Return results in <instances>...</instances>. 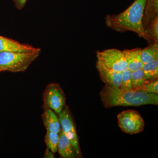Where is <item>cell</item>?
<instances>
[{
  "label": "cell",
  "instance_id": "16",
  "mask_svg": "<svg viewBox=\"0 0 158 158\" xmlns=\"http://www.w3.org/2000/svg\"><path fill=\"white\" fill-rule=\"evenodd\" d=\"M131 77L133 90H138L148 82L142 69L131 72Z\"/></svg>",
  "mask_w": 158,
  "mask_h": 158
},
{
  "label": "cell",
  "instance_id": "4",
  "mask_svg": "<svg viewBox=\"0 0 158 158\" xmlns=\"http://www.w3.org/2000/svg\"><path fill=\"white\" fill-rule=\"evenodd\" d=\"M118 126L120 129L130 135L143 131L145 126L143 118L136 110H125L117 115Z\"/></svg>",
  "mask_w": 158,
  "mask_h": 158
},
{
  "label": "cell",
  "instance_id": "8",
  "mask_svg": "<svg viewBox=\"0 0 158 158\" xmlns=\"http://www.w3.org/2000/svg\"><path fill=\"white\" fill-rule=\"evenodd\" d=\"M96 67L101 80L105 85L114 88H120L122 73L115 71L106 67L98 60L97 61Z\"/></svg>",
  "mask_w": 158,
  "mask_h": 158
},
{
  "label": "cell",
  "instance_id": "2",
  "mask_svg": "<svg viewBox=\"0 0 158 158\" xmlns=\"http://www.w3.org/2000/svg\"><path fill=\"white\" fill-rule=\"evenodd\" d=\"M102 103L106 108L116 106H139L158 105V94L139 90H123L105 85L100 92Z\"/></svg>",
  "mask_w": 158,
  "mask_h": 158
},
{
  "label": "cell",
  "instance_id": "15",
  "mask_svg": "<svg viewBox=\"0 0 158 158\" xmlns=\"http://www.w3.org/2000/svg\"><path fill=\"white\" fill-rule=\"evenodd\" d=\"M142 70L148 81L157 80L158 77V59L144 64Z\"/></svg>",
  "mask_w": 158,
  "mask_h": 158
},
{
  "label": "cell",
  "instance_id": "11",
  "mask_svg": "<svg viewBox=\"0 0 158 158\" xmlns=\"http://www.w3.org/2000/svg\"><path fill=\"white\" fill-rule=\"evenodd\" d=\"M141 48H137L123 51L127 69L130 71L141 69L143 64L141 58Z\"/></svg>",
  "mask_w": 158,
  "mask_h": 158
},
{
  "label": "cell",
  "instance_id": "7",
  "mask_svg": "<svg viewBox=\"0 0 158 158\" xmlns=\"http://www.w3.org/2000/svg\"><path fill=\"white\" fill-rule=\"evenodd\" d=\"M58 116L61 124V131L70 141L77 157H82L76 129L68 106L65 105L62 112L58 114Z\"/></svg>",
  "mask_w": 158,
  "mask_h": 158
},
{
  "label": "cell",
  "instance_id": "21",
  "mask_svg": "<svg viewBox=\"0 0 158 158\" xmlns=\"http://www.w3.org/2000/svg\"><path fill=\"white\" fill-rule=\"evenodd\" d=\"M14 2L16 8L20 10L25 6L27 0H14Z\"/></svg>",
  "mask_w": 158,
  "mask_h": 158
},
{
  "label": "cell",
  "instance_id": "19",
  "mask_svg": "<svg viewBox=\"0 0 158 158\" xmlns=\"http://www.w3.org/2000/svg\"><path fill=\"white\" fill-rule=\"evenodd\" d=\"M131 73V72L128 69L122 72L121 83L119 88L122 90H133Z\"/></svg>",
  "mask_w": 158,
  "mask_h": 158
},
{
  "label": "cell",
  "instance_id": "12",
  "mask_svg": "<svg viewBox=\"0 0 158 158\" xmlns=\"http://www.w3.org/2000/svg\"><path fill=\"white\" fill-rule=\"evenodd\" d=\"M59 134L57 152L59 155L64 158H76L74 150L69 139L62 131Z\"/></svg>",
  "mask_w": 158,
  "mask_h": 158
},
{
  "label": "cell",
  "instance_id": "14",
  "mask_svg": "<svg viewBox=\"0 0 158 158\" xmlns=\"http://www.w3.org/2000/svg\"><path fill=\"white\" fill-rule=\"evenodd\" d=\"M141 61L143 64L158 59V43L153 42L150 44L147 47L141 49Z\"/></svg>",
  "mask_w": 158,
  "mask_h": 158
},
{
  "label": "cell",
  "instance_id": "9",
  "mask_svg": "<svg viewBox=\"0 0 158 158\" xmlns=\"http://www.w3.org/2000/svg\"><path fill=\"white\" fill-rule=\"evenodd\" d=\"M40 52V49L28 44H24L13 40L0 36V52Z\"/></svg>",
  "mask_w": 158,
  "mask_h": 158
},
{
  "label": "cell",
  "instance_id": "20",
  "mask_svg": "<svg viewBox=\"0 0 158 158\" xmlns=\"http://www.w3.org/2000/svg\"><path fill=\"white\" fill-rule=\"evenodd\" d=\"M139 91L148 93L158 94V81L157 80L151 81H148L143 87L138 90Z\"/></svg>",
  "mask_w": 158,
  "mask_h": 158
},
{
  "label": "cell",
  "instance_id": "1",
  "mask_svg": "<svg viewBox=\"0 0 158 158\" xmlns=\"http://www.w3.org/2000/svg\"><path fill=\"white\" fill-rule=\"evenodd\" d=\"M146 0H135L124 11L116 15H107L105 23L108 27L119 32L132 31L151 44L144 33L142 20Z\"/></svg>",
  "mask_w": 158,
  "mask_h": 158
},
{
  "label": "cell",
  "instance_id": "3",
  "mask_svg": "<svg viewBox=\"0 0 158 158\" xmlns=\"http://www.w3.org/2000/svg\"><path fill=\"white\" fill-rule=\"evenodd\" d=\"M40 52H0V72L8 71L20 72L25 71L30 64L39 56Z\"/></svg>",
  "mask_w": 158,
  "mask_h": 158
},
{
  "label": "cell",
  "instance_id": "10",
  "mask_svg": "<svg viewBox=\"0 0 158 158\" xmlns=\"http://www.w3.org/2000/svg\"><path fill=\"white\" fill-rule=\"evenodd\" d=\"M41 117L47 131L59 134L61 124L58 114L49 108L44 107Z\"/></svg>",
  "mask_w": 158,
  "mask_h": 158
},
{
  "label": "cell",
  "instance_id": "17",
  "mask_svg": "<svg viewBox=\"0 0 158 158\" xmlns=\"http://www.w3.org/2000/svg\"><path fill=\"white\" fill-rule=\"evenodd\" d=\"M144 31L151 44L153 42L158 43V17L153 20Z\"/></svg>",
  "mask_w": 158,
  "mask_h": 158
},
{
  "label": "cell",
  "instance_id": "18",
  "mask_svg": "<svg viewBox=\"0 0 158 158\" xmlns=\"http://www.w3.org/2000/svg\"><path fill=\"white\" fill-rule=\"evenodd\" d=\"M59 134L47 131L44 138L45 144L48 148L55 153L57 152Z\"/></svg>",
  "mask_w": 158,
  "mask_h": 158
},
{
  "label": "cell",
  "instance_id": "5",
  "mask_svg": "<svg viewBox=\"0 0 158 158\" xmlns=\"http://www.w3.org/2000/svg\"><path fill=\"white\" fill-rule=\"evenodd\" d=\"M65 100V94L57 83L49 84L43 95L44 107L51 109L58 115L66 105Z\"/></svg>",
  "mask_w": 158,
  "mask_h": 158
},
{
  "label": "cell",
  "instance_id": "6",
  "mask_svg": "<svg viewBox=\"0 0 158 158\" xmlns=\"http://www.w3.org/2000/svg\"><path fill=\"white\" fill-rule=\"evenodd\" d=\"M96 56L97 60L112 70L122 73L127 69L123 51L112 48L98 51Z\"/></svg>",
  "mask_w": 158,
  "mask_h": 158
},
{
  "label": "cell",
  "instance_id": "22",
  "mask_svg": "<svg viewBox=\"0 0 158 158\" xmlns=\"http://www.w3.org/2000/svg\"><path fill=\"white\" fill-rule=\"evenodd\" d=\"M54 153L51 151V150L47 148L46 149L43 158H55Z\"/></svg>",
  "mask_w": 158,
  "mask_h": 158
},
{
  "label": "cell",
  "instance_id": "13",
  "mask_svg": "<svg viewBox=\"0 0 158 158\" xmlns=\"http://www.w3.org/2000/svg\"><path fill=\"white\" fill-rule=\"evenodd\" d=\"M158 17V0H146L142 23L144 29Z\"/></svg>",
  "mask_w": 158,
  "mask_h": 158
}]
</instances>
